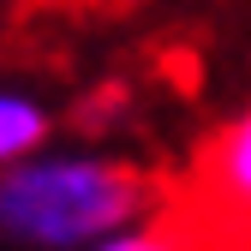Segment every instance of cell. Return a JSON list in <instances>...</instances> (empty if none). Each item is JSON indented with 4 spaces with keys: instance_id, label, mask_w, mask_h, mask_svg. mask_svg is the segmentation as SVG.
<instances>
[{
    "instance_id": "7a4b0ae2",
    "label": "cell",
    "mask_w": 251,
    "mask_h": 251,
    "mask_svg": "<svg viewBox=\"0 0 251 251\" xmlns=\"http://www.w3.org/2000/svg\"><path fill=\"white\" fill-rule=\"evenodd\" d=\"M198 198H203L198 215L215 233V251H251V108L203 150Z\"/></svg>"
},
{
    "instance_id": "277c9868",
    "label": "cell",
    "mask_w": 251,
    "mask_h": 251,
    "mask_svg": "<svg viewBox=\"0 0 251 251\" xmlns=\"http://www.w3.org/2000/svg\"><path fill=\"white\" fill-rule=\"evenodd\" d=\"M90 251H185V245H174V233H108V239H96Z\"/></svg>"
},
{
    "instance_id": "6da1fadb",
    "label": "cell",
    "mask_w": 251,
    "mask_h": 251,
    "mask_svg": "<svg viewBox=\"0 0 251 251\" xmlns=\"http://www.w3.org/2000/svg\"><path fill=\"white\" fill-rule=\"evenodd\" d=\"M144 209V179L102 155H24L0 168V233L36 251H78L120 233Z\"/></svg>"
},
{
    "instance_id": "3957f363",
    "label": "cell",
    "mask_w": 251,
    "mask_h": 251,
    "mask_svg": "<svg viewBox=\"0 0 251 251\" xmlns=\"http://www.w3.org/2000/svg\"><path fill=\"white\" fill-rule=\"evenodd\" d=\"M42 138H48V114L30 102V96H6V90H0V168L36 155Z\"/></svg>"
}]
</instances>
